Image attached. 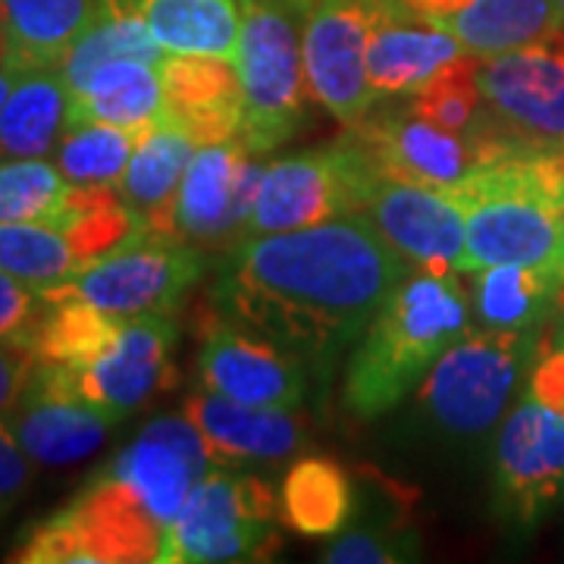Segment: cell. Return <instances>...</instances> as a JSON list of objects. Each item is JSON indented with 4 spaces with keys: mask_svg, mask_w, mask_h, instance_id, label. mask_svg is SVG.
<instances>
[{
    "mask_svg": "<svg viewBox=\"0 0 564 564\" xmlns=\"http://www.w3.org/2000/svg\"><path fill=\"white\" fill-rule=\"evenodd\" d=\"M120 326L122 317L104 314L95 304L79 302V299H57V302H44L29 348L39 364L82 370L91 361H98L113 345Z\"/></svg>",
    "mask_w": 564,
    "mask_h": 564,
    "instance_id": "obj_32",
    "label": "cell"
},
{
    "mask_svg": "<svg viewBox=\"0 0 564 564\" xmlns=\"http://www.w3.org/2000/svg\"><path fill=\"white\" fill-rule=\"evenodd\" d=\"M82 267L79 251L54 223H0V270L47 289Z\"/></svg>",
    "mask_w": 564,
    "mask_h": 564,
    "instance_id": "obj_34",
    "label": "cell"
},
{
    "mask_svg": "<svg viewBox=\"0 0 564 564\" xmlns=\"http://www.w3.org/2000/svg\"><path fill=\"white\" fill-rule=\"evenodd\" d=\"M242 32L236 73L242 88V129L248 151L267 154L292 139L304 122V17L314 0H239Z\"/></svg>",
    "mask_w": 564,
    "mask_h": 564,
    "instance_id": "obj_5",
    "label": "cell"
},
{
    "mask_svg": "<svg viewBox=\"0 0 564 564\" xmlns=\"http://www.w3.org/2000/svg\"><path fill=\"white\" fill-rule=\"evenodd\" d=\"M404 280L402 254L361 214L245 236L217 282L226 317L299 358L329 361L358 343Z\"/></svg>",
    "mask_w": 564,
    "mask_h": 564,
    "instance_id": "obj_1",
    "label": "cell"
},
{
    "mask_svg": "<svg viewBox=\"0 0 564 564\" xmlns=\"http://www.w3.org/2000/svg\"><path fill=\"white\" fill-rule=\"evenodd\" d=\"M41 311L44 299L39 289L0 270V343L29 345Z\"/></svg>",
    "mask_w": 564,
    "mask_h": 564,
    "instance_id": "obj_39",
    "label": "cell"
},
{
    "mask_svg": "<svg viewBox=\"0 0 564 564\" xmlns=\"http://www.w3.org/2000/svg\"><path fill=\"white\" fill-rule=\"evenodd\" d=\"M480 113L467 129L480 166L508 154L564 148V32L486 57Z\"/></svg>",
    "mask_w": 564,
    "mask_h": 564,
    "instance_id": "obj_4",
    "label": "cell"
},
{
    "mask_svg": "<svg viewBox=\"0 0 564 564\" xmlns=\"http://www.w3.org/2000/svg\"><path fill=\"white\" fill-rule=\"evenodd\" d=\"M198 383L223 399L280 411H295L307 389L299 355L229 321H214L204 333Z\"/></svg>",
    "mask_w": 564,
    "mask_h": 564,
    "instance_id": "obj_16",
    "label": "cell"
},
{
    "mask_svg": "<svg viewBox=\"0 0 564 564\" xmlns=\"http://www.w3.org/2000/svg\"><path fill=\"white\" fill-rule=\"evenodd\" d=\"M173 345L176 326L166 314L122 317L117 339L98 361L82 370H63L82 402L110 414L113 421H122L176 383Z\"/></svg>",
    "mask_w": 564,
    "mask_h": 564,
    "instance_id": "obj_12",
    "label": "cell"
},
{
    "mask_svg": "<svg viewBox=\"0 0 564 564\" xmlns=\"http://www.w3.org/2000/svg\"><path fill=\"white\" fill-rule=\"evenodd\" d=\"M389 0H314L302 32L304 79L345 126H358L377 104L367 76V47Z\"/></svg>",
    "mask_w": 564,
    "mask_h": 564,
    "instance_id": "obj_11",
    "label": "cell"
},
{
    "mask_svg": "<svg viewBox=\"0 0 564 564\" xmlns=\"http://www.w3.org/2000/svg\"><path fill=\"white\" fill-rule=\"evenodd\" d=\"M95 10L98 0H0L10 69H57Z\"/></svg>",
    "mask_w": 564,
    "mask_h": 564,
    "instance_id": "obj_26",
    "label": "cell"
},
{
    "mask_svg": "<svg viewBox=\"0 0 564 564\" xmlns=\"http://www.w3.org/2000/svg\"><path fill=\"white\" fill-rule=\"evenodd\" d=\"M54 226L79 251L82 267L135 239L144 229L139 214L122 202L120 185H73Z\"/></svg>",
    "mask_w": 564,
    "mask_h": 564,
    "instance_id": "obj_33",
    "label": "cell"
},
{
    "mask_svg": "<svg viewBox=\"0 0 564 564\" xmlns=\"http://www.w3.org/2000/svg\"><path fill=\"white\" fill-rule=\"evenodd\" d=\"M436 25L484 61L564 32L555 0H470Z\"/></svg>",
    "mask_w": 564,
    "mask_h": 564,
    "instance_id": "obj_28",
    "label": "cell"
},
{
    "mask_svg": "<svg viewBox=\"0 0 564 564\" xmlns=\"http://www.w3.org/2000/svg\"><path fill=\"white\" fill-rule=\"evenodd\" d=\"M204 254L173 236L141 232L79 267L66 282L39 289L44 302L79 299L113 317L166 314L202 280Z\"/></svg>",
    "mask_w": 564,
    "mask_h": 564,
    "instance_id": "obj_10",
    "label": "cell"
},
{
    "mask_svg": "<svg viewBox=\"0 0 564 564\" xmlns=\"http://www.w3.org/2000/svg\"><path fill=\"white\" fill-rule=\"evenodd\" d=\"M533 348V333L508 329H484L448 345L423 383L426 417L436 430L462 440L489 433L511 402L524 364L536 355Z\"/></svg>",
    "mask_w": 564,
    "mask_h": 564,
    "instance_id": "obj_9",
    "label": "cell"
},
{
    "mask_svg": "<svg viewBox=\"0 0 564 564\" xmlns=\"http://www.w3.org/2000/svg\"><path fill=\"white\" fill-rule=\"evenodd\" d=\"M558 343H564V326H562V333H558Z\"/></svg>",
    "mask_w": 564,
    "mask_h": 564,
    "instance_id": "obj_47",
    "label": "cell"
},
{
    "mask_svg": "<svg viewBox=\"0 0 564 564\" xmlns=\"http://www.w3.org/2000/svg\"><path fill=\"white\" fill-rule=\"evenodd\" d=\"M163 110L161 63L113 61L101 66L79 95L69 98L66 126L107 122L132 135H144Z\"/></svg>",
    "mask_w": 564,
    "mask_h": 564,
    "instance_id": "obj_25",
    "label": "cell"
},
{
    "mask_svg": "<svg viewBox=\"0 0 564 564\" xmlns=\"http://www.w3.org/2000/svg\"><path fill=\"white\" fill-rule=\"evenodd\" d=\"M163 527L113 474H95L79 492L32 524L13 545L17 564H139L158 562Z\"/></svg>",
    "mask_w": 564,
    "mask_h": 564,
    "instance_id": "obj_6",
    "label": "cell"
},
{
    "mask_svg": "<svg viewBox=\"0 0 564 564\" xmlns=\"http://www.w3.org/2000/svg\"><path fill=\"white\" fill-rule=\"evenodd\" d=\"M214 467V452L185 414H166L151 421L139 440L122 448L104 470L129 486L139 502L166 530L188 492Z\"/></svg>",
    "mask_w": 564,
    "mask_h": 564,
    "instance_id": "obj_18",
    "label": "cell"
},
{
    "mask_svg": "<svg viewBox=\"0 0 564 564\" xmlns=\"http://www.w3.org/2000/svg\"><path fill=\"white\" fill-rule=\"evenodd\" d=\"M467 336V304L448 276H404L364 329L348 364L345 404L358 417H380L433 370L448 345Z\"/></svg>",
    "mask_w": 564,
    "mask_h": 564,
    "instance_id": "obj_3",
    "label": "cell"
},
{
    "mask_svg": "<svg viewBox=\"0 0 564 564\" xmlns=\"http://www.w3.org/2000/svg\"><path fill=\"white\" fill-rule=\"evenodd\" d=\"M402 10H408L411 17H421L426 22H443L445 17L458 13L462 7H467L470 0H395Z\"/></svg>",
    "mask_w": 564,
    "mask_h": 564,
    "instance_id": "obj_43",
    "label": "cell"
},
{
    "mask_svg": "<svg viewBox=\"0 0 564 564\" xmlns=\"http://www.w3.org/2000/svg\"><path fill=\"white\" fill-rule=\"evenodd\" d=\"M195 151L198 144L166 120L154 122L139 139L132 158L126 163L120 195L122 202L139 214L144 229L180 239L176 223H173V204H176L180 182Z\"/></svg>",
    "mask_w": 564,
    "mask_h": 564,
    "instance_id": "obj_23",
    "label": "cell"
},
{
    "mask_svg": "<svg viewBox=\"0 0 564 564\" xmlns=\"http://www.w3.org/2000/svg\"><path fill=\"white\" fill-rule=\"evenodd\" d=\"M163 110L161 120L173 122L188 139L220 144L242 129V88L236 63L198 54H166L161 61Z\"/></svg>",
    "mask_w": 564,
    "mask_h": 564,
    "instance_id": "obj_20",
    "label": "cell"
},
{
    "mask_svg": "<svg viewBox=\"0 0 564 564\" xmlns=\"http://www.w3.org/2000/svg\"><path fill=\"white\" fill-rule=\"evenodd\" d=\"M555 7H558V17H562V29H564V0H555Z\"/></svg>",
    "mask_w": 564,
    "mask_h": 564,
    "instance_id": "obj_46",
    "label": "cell"
},
{
    "mask_svg": "<svg viewBox=\"0 0 564 564\" xmlns=\"http://www.w3.org/2000/svg\"><path fill=\"white\" fill-rule=\"evenodd\" d=\"M0 69H10V47H7V32H3V20H0Z\"/></svg>",
    "mask_w": 564,
    "mask_h": 564,
    "instance_id": "obj_45",
    "label": "cell"
},
{
    "mask_svg": "<svg viewBox=\"0 0 564 564\" xmlns=\"http://www.w3.org/2000/svg\"><path fill=\"white\" fill-rule=\"evenodd\" d=\"M32 370L35 355L29 345L0 343V417H10V411L20 404Z\"/></svg>",
    "mask_w": 564,
    "mask_h": 564,
    "instance_id": "obj_42",
    "label": "cell"
},
{
    "mask_svg": "<svg viewBox=\"0 0 564 564\" xmlns=\"http://www.w3.org/2000/svg\"><path fill=\"white\" fill-rule=\"evenodd\" d=\"M527 395H533L536 402L549 404L552 411L564 414V343L555 339L552 348L533 355Z\"/></svg>",
    "mask_w": 564,
    "mask_h": 564,
    "instance_id": "obj_41",
    "label": "cell"
},
{
    "mask_svg": "<svg viewBox=\"0 0 564 564\" xmlns=\"http://www.w3.org/2000/svg\"><path fill=\"white\" fill-rule=\"evenodd\" d=\"M182 414L198 426L214 462H282L304 443L302 423L280 408H258L217 392L192 395Z\"/></svg>",
    "mask_w": 564,
    "mask_h": 564,
    "instance_id": "obj_22",
    "label": "cell"
},
{
    "mask_svg": "<svg viewBox=\"0 0 564 564\" xmlns=\"http://www.w3.org/2000/svg\"><path fill=\"white\" fill-rule=\"evenodd\" d=\"M141 17L166 54L236 57L242 32L239 0H113Z\"/></svg>",
    "mask_w": 564,
    "mask_h": 564,
    "instance_id": "obj_24",
    "label": "cell"
},
{
    "mask_svg": "<svg viewBox=\"0 0 564 564\" xmlns=\"http://www.w3.org/2000/svg\"><path fill=\"white\" fill-rule=\"evenodd\" d=\"M7 423L32 462L66 467L95 455L117 421L82 402L63 367L35 361L29 386Z\"/></svg>",
    "mask_w": 564,
    "mask_h": 564,
    "instance_id": "obj_17",
    "label": "cell"
},
{
    "mask_svg": "<svg viewBox=\"0 0 564 564\" xmlns=\"http://www.w3.org/2000/svg\"><path fill=\"white\" fill-rule=\"evenodd\" d=\"M564 496V414L524 395L496 443V499L518 524H536Z\"/></svg>",
    "mask_w": 564,
    "mask_h": 564,
    "instance_id": "obj_13",
    "label": "cell"
},
{
    "mask_svg": "<svg viewBox=\"0 0 564 564\" xmlns=\"http://www.w3.org/2000/svg\"><path fill=\"white\" fill-rule=\"evenodd\" d=\"M73 182L57 163L41 158L0 161V223H51L66 204Z\"/></svg>",
    "mask_w": 564,
    "mask_h": 564,
    "instance_id": "obj_36",
    "label": "cell"
},
{
    "mask_svg": "<svg viewBox=\"0 0 564 564\" xmlns=\"http://www.w3.org/2000/svg\"><path fill=\"white\" fill-rule=\"evenodd\" d=\"M166 57L151 29L141 22V17L122 10L113 0H98V10L91 22L82 29V35L73 41L61 61V76L69 88V98L79 95L91 82V76L113 61H144L161 63Z\"/></svg>",
    "mask_w": 564,
    "mask_h": 564,
    "instance_id": "obj_30",
    "label": "cell"
},
{
    "mask_svg": "<svg viewBox=\"0 0 564 564\" xmlns=\"http://www.w3.org/2000/svg\"><path fill=\"white\" fill-rule=\"evenodd\" d=\"M462 54V41L452 32L411 17L395 0H389L370 35L367 76L377 98H408Z\"/></svg>",
    "mask_w": 564,
    "mask_h": 564,
    "instance_id": "obj_21",
    "label": "cell"
},
{
    "mask_svg": "<svg viewBox=\"0 0 564 564\" xmlns=\"http://www.w3.org/2000/svg\"><path fill=\"white\" fill-rule=\"evenodd\" d=\"M480 61L484 57L464 51L458 61L443 66L423 88H417L414 95H408L411 98L408 104L417 113H423L426 120L436 122V126L467 135V129L474 126L477 113H480V104H484L480 85H477V66H480Z\"/></svg>",
    "mask_w": 564,
    "mask_h": 564,
    "instance_id": "obj_37",
    "label": "cell"
},
{
    "mask_svg": "<svg viewBox=\"0 0 564 564\" xmlns=\"http://www.w3.org/2000/svg\"><path fill=\"white\" fill-rule=\"evenodd\" d=\"M562 280L521 263H499L477 270L474 311L484 329L533 333L558 307Z\"/></svg>",
    "mask_w": 564,
    "mask_h": 564,
    "instance_id": "obj_31",
    "label": "cell"
},
{
    "mask_svg": "<svg viewBox=\"0 0 564 564\" xmlns=\"http://www.w3.org/2000/svg\"><path fill=\"white\" fill-rule=\"evenodd\" d=\"M445 192L467 220L462 273L499 263L536 267L562 280L564 311V148L489 161Z\"/></svg>",
    "mask_w": 564,
    "mask_h": 564,
    "instance_id": "obj_2",
    "label": "cell"
},
{
    "mask_svg": "<svg viewBox=\"0 0 564 564\" xmlns=\"http://www.w3.org/2000/svg\"><path fill=\"white\" fill-rule=\"evenodd\" d=\"M364 210L395 251L421 263L426 273L452 276L464 270L467 220L462 204L445 188L380 176Z\"/></svg>",
    "mask_w": 564,
    "mask_h": 564,
    "instance_id": "obj_15",
    "label": "cell"
},
{
    "mask_svg": "<svg viewBox=\"0 0 564 564\" xmlns=\"http://www.w3.org/2000/svg\"><path fill=\"white\" fill-rule=\"evenodd\" d=\"M355 486L343 467L307 455L289 467L280 486V521L302 536H336L351 524Z\"/></svg>",
    "mask_w": 564,
    "mask_h": 564,
    "instance_id": "obj_29",
    "label": "cell"
},
{
    "mask_svg": "<svg viewBox=\"0 0 564 564\" xmlns=\"http://www.w3.org/2000/svg\"><path fill=\"white\" fill-rule=\"evenodd\" d=\"M386 176L361 132L351 126L343 139L270 163L245 236L304 229L348 214H361L377 180Z\"/></svg>",
    "mask_w": 564,
    "mask_h": 564,
    "instance_id": "obj_7",
    "label": "cell"
},
{
    "mask_svg": "<svg viewBox=\"0 0 564 564\" xmlns=\"http://www.w3.org/2000/svg\"><path fill=\"white\" fill-rule=\"evenodd\" d=\"M355 129L373 151L380 170L395 180L455 188L470 170L480 166L467 135L426 120L411 104L377 120H361Z\"/></svg>",
    "mask_w": 564,
    "mask_h": 564,
    "instance_id": "obj_19",
    "label": "cell"
},
{
    "mask_svg": "<svg viewBox=\"0 0 564 564\" xmlns=\"http://www.w3.org/2000/svg\"><path fill=\"white\" fill-rule=\"evenodd\" d=\"M17 79H20V73H17V69H0V104L7 101V95L13 91Z\"/></svg>",
    "mask_w": 564,
    "mask_h": 564,
    "instance_id": "obj_44",
    "label": "cell"
},
{
    "mask_svg": "<svg viewBox=\"0 0 564 564\" xmlns=\"http://www.w3.org/2000/svg\"><path fill=\"white\" fill-rule=\"evenodd\" d=\"M417 555V533L395 527H355L329 543L323 562L329 564H395Z\"/></svg>",
    "mask_w": 564,
    "mask_h": 564,
    "instance_id": "obj_38",
    "label": "cell"
},
{
    "mask_svg": "<svg viewBox=\"0 0 564 564\" xmlns=\"http://www.w3.org/2000/svg\"><path fill=\"white\" fill-rule=\"evenodd\" d=\"M280 496L245 474L207 470L163 530L158 564L261 562L280 536Z\"/></svg>",
    "mask_w": 564,
    "mask_h": 564,
    "instance_id": "obj_8",
    "label": "cell"
},
{
    "mask_svg": "<svg viewBox=\"0 0 564 564\" xmlns=\"http://www.w3.org/2000/svg\"><path fill=\"white\" fill-rule=\"evenodd\" d=\"M69 88L61 69L20 73L13 91L0 104V161L44 158L66 132Z\"/></svg>",
    "mask_w": 564,
    "mask_h": 564,
    "instance_id": "obj_27",
    "label": "cell"
},
{
    "mask_svg": "<svg viewBox=\"0 0 564 564\" xmlns=\"http://www.w3.org/2000/svg\"><path fill=\"white\" fill-rule=\"evenodd\" d=\"M135 144L139 135L117 126L76 122L57 144V166L73 185H120Z\"/></svg>",
    "mask_w": 564,
    "mask_h": 564,
    "instance_id": "obj_35",
    "label": "cell"
},
{
    "mask_svg": "<svg viewBox=\"0 0 564 564\" xmlns=\"http://www.w3.org/2000/svg\"><path fill=\"white\" fill-rule=\"evenodd\" d=\"M35 477V462L22 452L7 417H0V521L20 505Z\"/></svg>",
    "mask_w": 564,
    "mask_h": 564,
    "instance_id": "obj_40",
    "label": "cell"
},
{
    "mask_svg": "<svg viewBox=\"0 0 564 564\" xmlns=\"http://www.w3.org/2000/svg\"><path fill=\"white\" fill-rule=\"evenodd\" d=\"M261 161L242 139L202 144L180 182L173 223L176 236L188 242L217 245L248 229L263 180Z\"/></svg>",
    "mask_w": 564,
    "mask_h": 564,
    "instance_id": "obj_14",
    "label": "cell"
}]
</instances>
